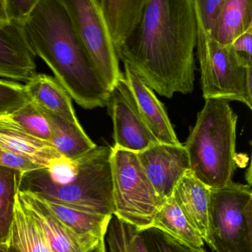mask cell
<instances>
[{
    "label": "cell",
    "instance_id": "cell-8",
    "mask_svg": "<svg viewBox=\"0 0 252 252\" xmlns=\"http://www.w3.org/2000/svg\"><path fill=\"white\" fill-rule=\"evenodd\" d=\"M78 36L110 91L123 76L98 0H63Z\"/></svg>",
    "mask_w": 252,
    "mask_h": 252
},
{
    "label": "cell",
    "instance_id": "cell-11",
    "mask_svg": "<svg viewBox=\"0 0 252 252\" xmlns=\"http://www.w3.org/2000/svg\"><path fill=\"white\" fill-rule=\"evenodd\" d=\"M17 197L43 231L52 252H90L102 239L76 234L56 216L43 200L31 193L19 191Z\"/></svg>",
    "mask_w": 252,
    "mask_h": 252
},
{
    "label": "cell",
    "instance_id": "cell-33",
    "mask_svg": "<svg viewBox=\"0 0 252 252\" xmlns=\"http://www.w3.org/2000/svg\"><path fill=\"white\" fill-rule=\"evenodd\" d=\"M90 252H107V245H106L105 237L100 240L98 244Z\"/></svg>",
    "mask_w": 252,
    "mask_h": 252
},
{
    "label": "cell",
    "instance_id": "cell-2",
    "mask_svg": "<svg viewBox=\"0 0 252 252\" xmlns=\"http://www.w3.org/2000/svg\"><path fill=\"white\" fill-rule=\"evenodd\" d=\"M23 28L35 57L46 63L71 98L87 110L107 107L110 91L88 57L63 0H39Z\"/></svg>",
    "mask_w": 252,
    "mask_h": 252
},
{
    "label": "cell",
    "instance_id": "cell-6",
    "mask_svg": "<svg viewBox=\"0 0 252 252\" xmlns=\"http://www.w3.org/2000/svg\"><path fill=\"white\" fill-rule=\"evenodd\" d=\"M113 216L140 232L153 228L162 203L137 153L112 147Z\"/></svg>",
    "mask_w": 252,
    "mask_h": 252
},
{
    "label": "cell",
    "instance_id": "cell-1",
    "mask_svg": "<svg viewBox=\"0 0 252 252\" xmlns=\"http://www.w3.org/2000/svg\"><path fill=\"white\" fill-rule=\"evenodd\" d=\"M197 36L193 0H147L139 26L118 57L161 96L186 95L194 88Z\"/></svg>",
    "mask_w": 252,
    "mask_h": 252
},
{
    "label": "cell",
    "instance_id": "cell-30",
    "mask_svg": "<svg viewBox=\"0 0 252 252\" xmlns=\"http://www.w3.org/2000/svg\"><path fill=\"white\" fill-rule=\"evenodd\" d=\"M231 45L237 55L252 64V29L238 36Z\"/></svg>",
    "mask_w": 252,
    "mask_h": 252
},
{
    "label": "cell",
    "instance_id": "cell-12",
    "mask_svg": "<svg viewBox=\"0 0 252 252\" xmlns=\"http://www.w3.org/2000/svg\"><path fill=\"white\" fill-rule=\"evenodd\" d=\"M172 195L189 223L214 252L210 189L200 182L189 169L175 186Z\"/></svg>",
    "mask_w": 252,
    "mask_h": 252
},
{
    "label": "cell",
    "instance_id": "cell-29",
    "mask_svg": "<svg viewBox=\"0 0 252 252\" xmlns=\"http://www.w3.org/2000/svg\"><path fill=\"white\" fill-rule=\"evenodd\" d=\"M0 166L13 168V169L20 170L23 173L28 171L42 168V166L31 161L29 159L11 153L1 147H0Z\"/></svg>",
    "mask_w": 252,
    "mask_h": 252
},
{
    "label": "cell",
    "instance_id": "cell-32",
    "mask_svg": "<svg viewBox=\"0 0 252 252\" xmlns=\"http://www.w3.org/2000/svg\"><path fill=\"white\" fill-rule=\"evenodd\" d=\"M10 23L7 15L5 0H0V24Z\"/></svg>",
    "mask_w": 252,
    "mask_h": 252
},
{
    "label": "cell",
    "instance_id": "cell-14",
    "mask_svg": "<svg viewBox=\"0 0 252 252\" xmlns=\"http://www.w3.org/2000/svg\"><path fill=\"white\" fill-rule=\"evenodd\" d=\"M124 76L133 95L138 111L155 138L161 144L180 145L164 105L141 79L124 64Z\"/></svg>",
    "mask_w": 252,
    "mask_h": 252
},
{
    "label": "cell",
    "instance_id": "cell-3",
    "mask_svg": "<svg viewBox=\"0 0 252 252\" xmlns=\"http://www.w3.org/2000/svg\"><path fill=\"white\" fill-rule=\"evenodd\" d=\"M112 147L96 146L76 159L23 172L19 191L76 210L113 217Z\"/></svg>",
    "mask_w": 252,
    "mask_h": 252
},
{
    "label": "cell",
    "instance_id": "cell-31",
    "mask_svg": "<svg viewBox=\"0 0 252 252\" xmlns=\"http://www.w3.org/2000/svg\"><path fill=\"white\" fill-rule=\"evenodd\" d=\"M153 239L155 240V244L156 245V247L158 248V252H177L176 249H175L173 246H171V245L163 238V236H162L158 231V233H156Z\"/></svg>",
    "mask_w": 252,
    "mask_h": 252
},
{
    "label": "cell",
    "instance_id": "cell-10",
    "mask_svg": "<svg viewBox=\"0 0 252 252\" xmlns=\"http://www.w3.org/2000/svg\"><path fill=\"white\" fill-rule=\"evenodd\" d=\"M137 155L162 201L172 196L175 186L189 169L188 155L183 144L157 143Z\"/></svg>",
    "mask_w": 252,
    "mask_h": 252
},
{
    "label": "cell",
    "instance_id": "cell-26",
    "mask_svg": "<svg viewBox=\"0 0 252 252\" xmlns=\"http://www.w3.org/2000/svg\"><path fill=\"white\" fill-rule=\"evenodd\" d=\"M30 101L25 85L0 79V118L11 116Z\"/></svg>",
    "mask_w": 252,
    "mask_h": 252
},
{
    "label": "cell",
    "instance_id": "cell-5",
    "mask_svg": "<svg viewBox=\"0 0 252 252\" xmlns=\"http://www.w3.org/2000/svg\"><path fill=\"white\" fill-rule=\"evenodd\" d=\"M197 56L203 97L237 101L252 108V64L237 55L231 45L214 40L197 21Z\"/></svg>",
    "mask_w": 252,
    "mask_h": 252
},
{
    "label": "cell",
    "instance_id": "cell-22",
    "mask_svg": "<svg viewBox=\"0 0 252 252\" xmlns=\"http://www.w3.org/2000/svg\"><path fill=\"white\" fill-rule=\"evenodd\" d=\"M45 202L56 216L76 234L98 238L105 237L109 223L113 217L88 213L56 203Z\"/></svg>",
    "mask_w": 252,
    "mask_h": 252
},
{
    "label": "cell",
    "instance_id": "cell-16",
    "mask_svg": "<svg viewBox=\"0 0 252 252\" xmlns=\"http://www.w3.org/2000/svg\"><path fill=\"white\" fill-rule=\"evenodd\" d=\"M0 147L42 167L63 158L50 143L32 136L9 117L0 118Z\"/></svg>",
    "mask_w": 252,
    "mask_h": 252
},
{
    "label": "cell",
    "instance_id": "cell-15",
    "mask_svg": "<svg viewBox=\"0 0 252 252\" xmlns=\"http://www.w3.org/2000/svg\"><path fill=\"white\" fill-rule=\"evenodd\" d=\"M175 249L184 252H206L204 241L189 223L177 206L173 197L162 202L153 225Z\"/></svg>",
    "mask_w": 252,
    "mask_h": 252
},
{
    "label": "cell",
    "instance_id": "cell-21",
    "mask_svg": "<svg viewBox=\"0 0 252 252\" xmlns=\"http://www.w3.org/2000/svg\"><path fill=\"white\" fill-rule=\"evenodd\" d=\"M8 244L19 252H52L43 231L17 195Z\"/></svg>",
    "mask_w": 252,
    "mask_h": 252
},
{
    "label": "cell",
    "instance_id": "cell-18",
    "mask_svg": "<svg viewBox=\"0 0 252 252\" xmlns=\"http://www.w3.org/2000/svg\"><path fill=\"white\" fill-rule=\"evenodd\" d=\"M25 86L31 101L39 108L69 122H79L71 97L55 78L37 73Z\"/></svg>",
    "mask_w": 252,
    "mask_h": 252
},
{
    "label": "cell",
    "instance_id": "cell-23",
    "mask_svg": "<svg viewBox=\"0 0 252 252\" xmlns=\"http://www.w3.org/2000/svg\"><path fill=\"white\" fill-rule=\"evenodd\" d=\"M22 174L17 169L0 166V244L9 243Z\"/></svg>",
    "mask_w": 252,
    "mask_h": 252
},
{
    "label": "cell",
    "instance_id": "cell-13",
    "mask_svg": "<svg viewBox=\"0 0 252 252\" xmlns=\"http://www.w3.org/2000/svg\"><path fill=\"white\" fill-rule=\"evenodd\" d=\"M35 59L23 26L0 24V77L27 83L37 74Z\"/></svg>",
    "mask_w": 252,
    "mask_h": 252
},
{
    "label": "cell",
    "instance_id": "cell-20",
    "mask_svg": "<svg viewBox=\"0 0 252 252\" xmlns=\"http://www.w3.org/2000/svg\"><path fill=\"white\" fill-rule=\"evenodd\" d=\"M252 29V0H225L220 17L210 35L222 45H231Z\"/></svg>",
    "mask_w": 252,
    "mask_h": 252
},
{
    "label": "cell",
    "instance_id": "cell-4",
    "mask_svg": "<svg viewBox=\"0 0 252 252\" xmlns=\"http://www.w3.org/2000/svg\"><path fill=\"white\" fill-rule=\"evenodd\" d=\"M205 101L184 147L194 176L209 189H217L233 181L237 116L228 101Z\"/></svg>",
    "mask_w": 252,
    "mask_h": 252
},
{
    "label": "cell",
    "instance_id": "cell-27",
    "mask_svg": "<svg viewBox=\"0 0 252 252\" xmlns=\"http://www.w3.org/2000/svg\"><path fill=\"white\" fill-rule=\"evenodd\" d=\"M193 2L196 20L210 35L220 17L225 0H193Z\"/></svg>",
    "mask_w": 252,
    "mask_h": 252
},
{
    "label": "cell",
    "instance_id": "cell-28",
    "mask_svg": "<svg viewBox=\"0 0 252 252\" xmlns=\"http://www.w3.org/2000/svg\"><path fill=\"white\" fill-rule=\"evenodd\" d=\"M39 0H5L10 22L23 26L32 14Z\"/></svg>",
    "mask_w": 252,
    "mask_h": 252
},
{
    "label": "cell",
    "instance_id": "cell-19",
    "mask_svg": "<svg viewBox=\"0 0 252 252\" xmlns=\"http://www.w3.org/2000/svg\"><path fill=\"white\" fill-rule=\"evenodd\" d=\"M42 110L46 115L51 125L50 144L63 158L73 160L86 154L96 147V144L88 137L79 122L73 123L49 112Z\"/></svg>",
    "mask_w": 252,
    "mask_h": 252
},
{
    "label": "cell",
    "instance_id": "cell-25",
    "mask_svg": "<svg viewBox=\"0 0 252 252\" xmlns=\"http://www.w3.org/2000/svg\"><path fill=\"white\" fill-rule=\"evenodd\" d=\"M8 117L34 138L48 143L51 141L49 120L45 113L32 101Z\"/></svg>",
    "mask_w": 252,
    "mask_h": 252
},
{
    "label": "cell",
    "instance_id": "cell-34",
    "mask_svg": "<svg viewBox=\"0 0 252 252\" xmlns=\"http://www.w3.org/2000/svg\"><path fill=\"white\" fill-rule=\"evenodd\" d=\"M0 252H19L12 246H10L8 243L0 244Z\"/></svg>",
    "mask_w": 252,
    "mask_h": 252
},
{
    "label": "cell",
    "instance_id": "cell-9",
    "mask_svg": "<svg viewBox=\"0 0 252 252\" xmlns=\"http://www.w3.org/2000/svg\"><path fill=\"white\" fill-rule=\"evenodd\" d=\"M107 107L113 121L114 148L139 153L159 143L141 117L124 74L110 91Z\"/></svg>",
    "mask_w": 252,
    "mask_h": 252
},
{
    "label": "cell",
    "instance_id": "cell-17",
    "mask_svg": "<svg viewBox=\"0 0 252 252\" xmlns=\"http://www.w3.org/2000/svg\"><path fill=\"white\" fill-rule=\"evenodd\" d=\"M116 53L142 20L147 0H98ZM118 55V54H117Z\"/></svg>",
    "mask_w": 252,
    "mask_h": 252
},
{
    "label": "cell",
    "instance_id": "cell-24",
    "mask_svg": "<svg viewBox=\"0 0 252 252\" xmlns=\"http://www.w3.org/2000/svg\"><path fill=\"white\" fill-rule=\"evenodd\" d=\"M141 233L113 216L105 235L109 252H149Z\"/></svg>",
    "mask_w": 252,
    "mask_h": 252
},
{
    "label": "cell",
    "instance_id": "cell-7",
    "mask_svg": "<svg viewBox=\"0 0 252 252\" xmlns=\"http://www.w3.org/2000/svg\"><path fill=\"white\" fill-rule=\"evenodd\" d=\"M214 252H252V192L250 186L230 183L210 189Z\"/></svg>",
    "mask_w": 252,
    "mask_h": 252
}]
</instances>
